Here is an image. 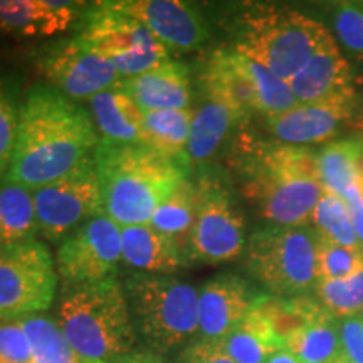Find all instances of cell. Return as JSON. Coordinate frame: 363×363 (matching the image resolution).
<instances>
[{"instance_id":"obj_40","label":"cell","mask_w":363,"mask_h":363,"mask_svg":"<svg viewBox=\"0 0 363 363\" xmlns=\"http://www.w3.org/2000/svg\"><path fill=\"white\" fill-rule=\"evenodd\" d=\"M345 203H347L348 214H350L352 225L355 229V234L358 240H360L363 247V185L360 182L353 184L348 192L343 197Z\"/></svg>"},{"instance_id":"obj_9","label":"cell","mask_w":363,"mask_h":363,"mask_svg":"<svg viewBox=\"0 0 363 363\" xmlns=\"http://www.w3.org/2000/svg\"><path fill=\"white\" fill-rule=\"evenodd\" d=\"M56 289V267L44 242L30 239L0 247V320L49 310Z\"/></svg>"},{"instance_id":"obj_44","label":"cell","mask_w":363,"mask_h":363,"mask_svg":"<svg viewBox=\"0 0 363 363\" xmlns=\"http://www.w3.org/2000/svg\"><path fill=\"white\" fill-rule=\"evenodd\" d=\"M331 363H355V362H352L350 360V358H348L347 355H345V353L342 352V355H340L338 358H335V360L333 362H331Z\"/></svg>"},{"instance_id":"obj_32","label":"cell","mask_w":363,"mask_h":363,"mask_svg":"<svg viewBox=\"0 0 363 363\" xmlns=\"http://www.w3.org/2000/svg\"><path fill=\"white\" fill-rule=\"evenodd\" d=\"M316 301L335 318L357 316L363 311V271L350 279H318L315 288Z\"/></svg>"},{"instance_id":"obj_17","label":"cell","mask_w":363,"mask_h":363,"mask_svg":"<svg viewBox=\"0 0 363 363\" xmlns=\"http://www.w3.org/2000/svg\"><path fill=\"white\" fill-rule=\"evenodd\" d=\"M355 116V103L298 104L281 115L266 116V128L284 145L305 147L335 138Z\"/></svg>"},{"instance_id":"obj_18","label":"cell","mask_w":363,"mask_h":363,"mask_svg":"<svg viewBox=\"0 0 363 363\" xmlns=\"http://www.w3.org/2000/svg\"><path fill=\"white\" fill-rule=\"evenodd\" d=\"M201 81L206 96L229 108L240 123L254 113H259L256 86L246 59L234 49L212 54L203 67Z\"/></svg>"},{"instance_id":"obj_5","label":"cell","mask_w":363,"mask_h":363,"mask_svg":"<svg viewBox=\"0 0 363 363\" xmlns=\"http://www.w3.org/2000/svg\"><path fill=\"white\" fill-rule=\"evenodd\" d=\"M330 30L294 9L249 4L233 24L234 51L289 81L305 66Z\"/></svg>"},{"instance_id":"obj_10","label":"cell","mask_w":363,"mask_h":363,"mask_svg":"<svg viewBox=\"0 0 363 363\" xmlns=\"http://www.w3.org/2000/svg\"><path fill=\"white\" fill-rule=\"evenodd\" d=\"M197 214L189 235L190 261L222 264L246 251V220L224 182L202 177L195 182Z\"/></svg>"},{"instance_id":"obj_22","label":"cell","mask_w":363,"mask_h":363,"mask_svg":"<svg viewBox=\"0 0 363 363\" xmlns=\"http://www.w3.org/2000/svg\"><path fill=\"white\" fill-rule=\"evenodd\" d=\"M91 120L103 142L116 145L143 143V111L121 81L89 99Z\"/></svg>"},{"instance_id":"obj_7","label":"cell","mask_w":363,"mask_h":363,"mask_svg":"<svg viewBox=\"0 0 363 363\" xmlns=\"http://www.w3.org/2000/svg\"><path fill=\"white\" fill-rule=\"evenodd\" d=\"M316 242L311 225L262 227L247 239L244 267L274 296H305L318 281Z\"/></svg>"},{"instance_id":"obj_13","label":"cell","mask_w":363,"mask_h":363,"mask_svg":"<svg viewBox=\"0 0 363 363\" xmlns=\"http://www.w3.org/2000/svg\"><path fill=\"white\" fill-rule=\"evenodd\" d=\"M121 262V227L99 214L61 240L56 267L66 286L113 278Z\"/></svg>"},{"instance_id":"obj_12","label":"cell","mask_w":363,"mask_h":363,"mask_svg":"<svg viewBox=\"0 0 363 363\" xmlns=\"http://www.w3.org/2000/svg\"><path fill=\"white\" fill-rule=\"evenodd\" d=\"M35 66L51 88L69 99H91L120 81L116 67L78 35L44 45Z\"/></svg>"},{"instance_id":"obj_38","label":"cell","mask_w":363,"mask_h":363,"mask_svg":"<svg viewBox=\"0 0 363 363\" xmlns=\"http://www.w3.org/2000/svg\"><path fill=\"white\" fill-rule=\"evenodd\" d=\"M177 363H235L227 355L220 342L195 337L182 348Z\"/></svg>"},{"instance_id":"obj_16","label":"cell","mask_w":363,"mask_h":363,"mask_svg":"<svg viewBox=\"0 0 363 363\" xmlns=\"http://www.w3.org/2000/svg\"><path fill=\"white\" fill-rule=\"evenodd\" d=\"M257 294L246 279L220 274L199 289L197 338L220 342L246 320Z\"/></svg>"},{"instance_id":"obj_41","label":"cell","mask_w":363,"mask_h":363,"mask_svg":"<svg viewBox=\"0 0 363 363\" xmlns=\"http://www.w3.org/2000/svg\"><path fill=\"white\" fill-rule=\"evenodd\" d=\"M111 363H167V362L163 360L162 355H158V353L145 348V350H133L126 353V355L116 358V360H113Z\"/></svg>"},{"instance_id":"obj_36","label":"cell","mask_w":363,"mask_h":363,"mask_svg":"<svg viewBox=\"0 0 363 363\" xmlns=\"http://www.w3.org/2000/svg\"><path fill=\"white\" fill-rule=\"evenodd\" d=\"M331 22L340 43L350 52L363 56V0L333 4Z\"/></svg>"},{"instance_id":"obj_26","label":"cell","mask_w":363,"mask_h":363,"mask_svg":"<svg viewBox=\"0 0 363 363\" xmlns=\"http://www.w3.org/2000/svg\"><path fill=\"white\" fill-rule=\"evenodd\" d=\"M192 110H162L143 113V143L162 155L187 158L192 128Z\"/></svg>"},{"instance_id":"obj_35","label":"cell","mask_w":363,"mask_h":363,"mask_svg":"<svg viewBox=\"0 0 363 363\" xmlns=\"http://www.w3.org/2000/svg\"><path fill=\"white\" fill-rule=\"evenodd\" d=\"M19 108L16 91L6 78H0V184L11 170L19 125Z\"/></svg>"},{"instance_id":"obj_29","label":"cell","mask_w":363,"mask_h":363,"mask_svg":"<svg viewBox=\"0 0 363 363\" xmlns=\"http://www.w3.org/2000/svg\"><path fill=\"white\" fill-rule=\"evenodd\" d=\"M195 214H197L195 184L190 179H187L157 208L148 224H152L160 233L179 240L185 251H187V247L184 244V238L185 242L189 244V235L192 233Z\"/></svg>"},{"instance_id":"obj_19","label":"cell","mask_w":363,"mask_h":363,"mask_svg":"<svg viewBox=\"0 0 363 363\" xmlns=\"http://www.w3.org/2000/svg\"><path fill=\"white\" fill-rule=\"evenodd\" d=\"M86 4L52 0H0V33L16 38H48L69 29Z\"/></svg>"},{"instance_id":"obj_37","label":"cell","mask_w":363,"mask_h":363,"mask_svg":"<svg viewBox=\"0 0 363 363\" xmlns=\"http://www.w3.org/2000/svg\"><path fill=\"white\" fill-rule=\"evenodd\" d=\"M0 363H33V352L19 320H0Z\"/></svg>"},{"instance_id":"obj_31","label":"cell","mask_w":363,"mask_h":363,"mask_svg":"<svg viewBox=\"0 0 363 363\" xmlns=\"http://www.w3.org/2000/svg\"><path fill=\"white\" fill-rule=\"evenodd\" d=\"M311 222L315 224L316 233L323 238L333 240L340 246L362 249L360 240H358L355 229L352 225L350 214H348L347 203L343 197L325 192L320 202L316 203L315 212H313Z\"/></svg>"},{"instance_id":"obj_43","label":"cell","mask_w":363,"mask_h":363,"mask_svg":"<svg viewBox=\"0 0 363 363\" xmlns=\"http://www.w3.org/2000/svg\"><path fill=\"white\" fill-rule=\"evenodd\" d=\"M357 175H358V182L363 185V150H362L360 157H358V162H357Z\"/></svg>"},{"instance_id":"obj_42","label":"cell","mask_w":363,"mask_h":363,"mask_svg":"<svg viewBox=\"0 0 363 363\" xmlns=\"http://www.w3.org/2000/svg\"><path fill=\"white\" fill-rule=\"evenodd\" d=\"M267 363H301V362H299L293 353H289L286 348H283V350L276 352L274 355L267 360Z\"/></svg>"},{"instance_id":"obj_14","label":"cell","mask_w":363,"mask_h":363,"mask_svg":"<svg viewBox=\"0 0 363 363\" xmlns=\"http://www.w3.org/2000/svg\"><path fill=\"white\" fill-rule=\"evenodd\" d=\"M288 84L299 104L355 103L352 66L331 33Z\"/></svg>"},{"instance_id":"obj_28","label":"cell","mask_w":363,"mask_h":363,"mask_svg":"<svg viewBox=\"0 0 363 363\" xmlns=\"http://www.w3.org/2000/svg\"><path fill=\"white\" fill-rule=\"evenodd\" d=\"M284 348L301 363H331L342 355L338 320L328 315L303 326L286 340Z\"/></svg>"},{"instance_id":"obj_1","label":"cell","mask_w":363,"mask_h":363,"mask_svg":"<svg viewBox=\"0 0 363 363\" xmlns=\"http://www.w3.org/2000/svg\"><path fill=\"white\" fill-rule=\"evenodd\" d=\"M99 138L83 108L51 86L35 84L19 108L7 180L35 190L88 160Z\"/></svg>"},{"instance_id":"obj_4","label":"cell","mask_w":363,"mask_h":363,"mask_svg":"<svg viewBox=\"0 0 363 363\" xmlns=\"http://www.w3.org/2000/svg\"><path fill=\"white\" fill-rule=\"evenodd\" d=\"M56 323L83 363H111L135 350L136 330L123 283L115 276L66 286Z\"/></svg>"},{"instance_id":"obj_21","label":"cell","mask_w":363,"mask_h":363,"mask_svg":"<svg viewBox=\"0 0 363 363\" xmlns=\"http://www.w3.org/2000/svg\"><path fill=\"white\" fill-rule=\"evenodd\" d=\"M121 84L143 113L189 110L192 99L190 71L182 62L167 61Z\"/></svg>"},{"instance_id":"obj_15","label":"cell","mask_w":363,"mask_h":363,"mask_svg":"<svg viewBox=\"0 0 363 363\" xmlns=\"http://www.w3.org/2000/svg\"><path fill=\"white\" fill-rule=\"evenodd\" d=\"M118 6L147 26L167 49L190 52L208 39L206 17L194 4L182 0H118Z\"/></svg>"},{"instance_id":"obj_2","label":"cell","mask_w":363,"mask_h":363,"mask_svg":"<svg viewBox=\"0 0 363 363\" xmlns=\"http://www.w3.org/2000/svg\"><path fill=\"white\" fill-rule=\"evenodd\" d=\"M103 212L120 227L142 225L189 179V158H172L145 145L99 140L93 152Z\"/></svg>"},{"instance_id":"obj_27","label":"cell","mask_w":363,"mask_h":363,"mask_svg":"<svg viewBox=\"0 0 363 363\" xmlns=\"http://www.w3.org/2000/svg\"><path fill=\"white\" fill-rule=\"evenodd\" d=\"M363 150V138L333 142L318 152V177L325 192L345 197L358 182L357 162Z\"/></svg>"},{"instance_id":"obj_39","label":"cell","mask_w":363,"mask_h":363,"mask_svg":"<svg viewBox=\"0 0 363 363\" xmlns=\"http://www.w3.org/2000/svg\"><path fill=\"white\" fill-rule=\"evenodd\" d=\"M342 352L355 363H363V315L338 320Z\"/></svg>"},{"instance_id":"obj_25","label":"cell","mask_w":363,"mask_h":363,"mask_svg":"<svg viewBox=\"0 0 363 363\" xmlns=\"http://www.w3.org/2000/svg\"><path fill=\"white\" fill-rule=\"evenodd\" d=\"M220 345L235 363H267L276 352L284 348L269 323L252 308L246 320L220 340Z\"/></svg>"},{"instance_id":"obj_8","label":"cell","mask_w":363,"mask_h":363,"mask_svg":"<svg viewBox=\"0 0 363 363\" xmlns=\"http://www.w3.org/2000/svg\"><path fill=\"white\" fill-rule=\"evenodd\" d=\"M78 38L128 79L169 61V49L118 2L86 4Z\"/></svg>"},{"instance_id":"obj_34","label":"cell","mask_w":363,"mask_h":363,"mask_svg":"<svg viewBox=\"0 0 363 363\" xmlns=\"http://www.w3.org/2000/svg\"><path fill=\"white\" fill-rule=\"evenodd\" d=\"M318 279L343 281L363 271V251L340 246L318 234L316 242Z\"/></svg>"},{"instance_id":"obj_23","label":"cell","mask_w":363,"mask_h":363,"mask_svg":"<svg viewBox=\"0 0 363 363\" xmlns=\"http://www.w3.org/2000/svg\"><path fill=\"white\" fill-rule=\"evenodd\" d=\"M38 234L33 190L6 179L0 184V247L38 239Z\"/></svg>"},{"instance_id":"obj_11","label":"cell","mask_w":363,"mask_h":363,"mask_svg":"<svg viewBox=\"0 0 363 363\" xmlns=\"http://www.w3.org/2000/svg\"><path fill=\"white\" fill-rule=\"evenodd\" d=\"M39 234L59 242L103 212L101 190L93 157L69 174L33 190Z\"/></svg>"},{"instance_id":"obj_3","label":"cell","mask_w":363,"mask_h":363,"mask_svg":"<svg viewBox=\"0 0 363 363\" xmlns=\"http://www.w3.org/2000/svg\"><path fill=\"white\" fill-rule=\"evenodd\" d=\"M244 195L271 225H308L325 189L318 153L294 145L259 143L242 163Z\"/></svg>"},{"instance_id":"obj_24","label":"cell","mask_w":363,"mask_h":363,"mask_svg":"<svg viewBox=\"0 0 363 363\" xmlns=\"http://www.w3.org/2000/svg\"><path fill=\"white\" fill-rule=\"evenodd\" d=\"M238 125H240L239 118L229 108L207 98L197 113H194L187 152H185L190 165L214 157L230 130Z\"/></svg>"},{"instance_id":"obj_30","label":"cell","mask_w":363,"mask_h":363,"mask_svg":"<svg viewBox=\"0 0 363 363\" xmlns=\"http://www.w3.org/2000/svg\"><path fill=\"white\" fill-rule=\"evenodd\" d=\"M17 320L29 338L33 363H83L54 320L40 315Z\"/></svg>"},{"instance_id":"obj_33","label":"cell","mask_w":363,"mask_h":363,"mask_svg":"<svg viewBox=\"0 0 363 363\" xmlns=\"http://www.w3.org/2000/svg\"><path fill=\"white\" fill-rule=\"evenodd\" d=\"M239 54V52H238ZM246 59V65L251 72L254 86H256L257 101H259V113L264 116H274L286 113L298 106V99L288 81L281 79L274 72L267 69L259 62Z\"/></svg>"},{"instance_id":"obj_6","label":"cell","mask_w":363,"mask_h":363,"mask_svg":"<svg viewBox=\"0 0 363 363\" xmlns=\"http://www.w3.org/2000/svg\"><path fill=\"white\" fill-rule=\"evenodd\" d=\"M136 335L163 355L185 347L199 333V291L170 274L135 272L123 281Z\"/></svg>"},{"instance_id":"obj_20","label":"cell","mask_w":363,"mask_h":363,"mask_svg":"<svg viewBox=\"0 0 363 363\" xmlns=\"http://www.w3.org/2000/svg\"><path fill=\"white\" fill-rule=\"evenodd\" d=\"M121 261L150 274H170L190 262L179 240L152 224L121 227Z\"/></svg>"}]
</instances>
